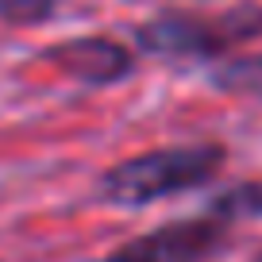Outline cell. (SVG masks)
Masks as SVG:
<instances>
[{
  "label": "cell",
  "mask_w": 262,
  "mask_h": 262,
  "mask_svg": "<svg viewBox=\"0 0 262 262\" xmlns=\"http://www.w3.org/2000/svg\"><path fill=\"white\" fill-rule=\"evenodd\" d=\"M228 155L216 143H193V147H158L147 155L123 158L100 178V196L116 208H143L166 201L173 193L212 181L224 170Z\"/></svg>",
  "instance_id": "1"
},
{
  "label": "cell",
  "mask_w": 262,
  "mask_h": 262,
  "mask_svg": "<svg viewBox=\"0 0 262 262\" xmlns=\"http://www.w3.org/2000/svg\"><path fill=\"white\" fill-rule=\"evenodd\" d=\"M262 35V8L239 4L220 16L166 12L135 27V42L158 58H220Z\"/></svg>",
  "instance_id": "2"
},
{
  "label": "cell",
  "mask_w": 262,
  "mask_h": 262,
  "mask_svg": "<svg viewBox=\"0 0 262 262\" xmlns=\"http://www.w3.org/2000/svg\"><path fill=\"white\" fill-rule=\"evenodd\" d=\"M224 243H228V220L208 212L135 235L131 243L116 247L108 262H208L224 251Z\"/></svg>",
  "instance_id": "3"
},
{
  "label": "cell",
  "mask_w": 262,
  "mask_h": 262,
  "mask_svg": "<svg viewBox=\"0 0 262 262\" xmlns=\"http://www.w3.org/2000/svg\"><path fill=\"white\" fill-rule=\"evenodd\" d=\"M42 58L81 85H116L123 77H131V70H135V54L123 42L108 39V35L62 39L42 50Z\"/></svg>",
  "instance_id": "4"
},
{
  "label": "cell",
  "mask_w": 262,
  "mask_h": 262,
  "mask_svg": "<svg viewBox=\"0 0 262 262\" xmlns=\"http://www.w3.org/2000/svg\"><path fill=\"white\" fill-rule=\"evenodd\" d=\"M212 85L224 93H262V54H231L212 70Z\"/></svg>",
  "instance_id": "5"
},
{
  "label": "cell",
  "mask_w": 262,
  "mask_h": 262,
  "mask_svg": "<svg viewBox=\"0 0 262 262\" xmlns=\"http://www.w3.org/2000/svg\"><path fill=\"white\" fill-rule=\"evenodd\" d=\"M212 216H220V220H251V216H262V178L243 181V185L220 193L212 201Z\"/></svg>",
  "instance_id": "6"
},
{
  "label": "cell",
  "mask_w": 262,
  "mask_h": 262,
  "mask_svg": "<svg viewBox=\"0 0 262 262\" xmlns=\"http://www.w3.org/2000/svg\"><path fill=\"white\" fill-rule=\"evenodd\" d=\"M58 12V0H0V19L12 27H39Z\"/></svg>",
  "instance_id": "7"
},
{
  "label": "cell",
  "mask_w": 262,
  "mask_h": 262,
  "mask_svg": "<svg viewBox=\"0 0 262 262\" xmlns=\"http://www.w3.org/2000/svg\"><path fill=\"white\" fill-rule=\"evenodd\" d=\"M251 262H262V251H258V254H254V258H251Z\"/></svg>",
  "instance_id": "8"
}]
</instances>
